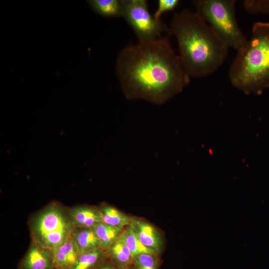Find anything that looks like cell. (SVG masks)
Wrapping results in <instances>:
<instances>
[{"mask_svg":"<svg viewBox=\"0 0 269 269\" xmlns=\"http://www.w3.org/2000/svg\"><path fill=\"white\" fill-rule=\"evenodd\" d=\"M70 215L75 228H93L103 223L102 216L99 208L78 207L72 210Z\"/></svg>","mask_w":269,"mask_h":269,"instance_id":"obj_10","label":"cell"},{"mask_svg":"<svg viewBox=\"0 0 269 269\" xmlns=\"http://www.w3.org/2000/svg\"><path fill=\"white\" fill-rule=\"evenodd\" d=\"M179 3L178 0H159L157 8L153 15L157 20H160V17L163 13L173 10Z\"/></svg>","mask_w":269,"mask_h":269,"instance_id":"obj_19","label":"cell"},{"mask_svg":"<svg viewBox=\"0 0 269 269\" xmlns=\"http://www.w3.org/2000/svg\"><path fill=\"white\" fill-rule=\"evenodd\" d=\"M21 269H55L52 253L34 242L22 262Z\"/></svg>","mask_w":269,"mask_h":269,"instance_id":"obj_8","label":"cell"},{"mask_svg":"<svg viewBox=\"0 0 269 269\" xmlns=\"http://www.w3.org/2000/svg\"><path fill=\"white\" fill-rule=\"evenodd\" d=\"M72 237L81 253L102 248L92 228H75Z\"/></svg>","mask_w":269,"mask_h":269,"instance_id":"obj_12","label":"cell"},{"mask_svg":"<svg viewBox=\"0 0 269 269\" xmlns=\"http://www.w3.org/2000/svg\"><path fill=\"white\" fill-rule=\"evenodd\" d=\"M118 269H129V268H119Z\"/></svg>","mask_w":269,"mask_h":269,"instance_id":"obj_22","label":"cell"},{"mask_svg":"<svg viewBox=\"0 0 269 269\" xmlns=\"http://www.w3.org/2000/svg\"><path fill=\"white\" fill-rule=\"evenodd\" d=\"M75 228L70 215L53 205L35 218L32 231L34 242L53 253L71 237Z\"/></svg>","mask_w":269,"mask_h":269,"instance_id":"obj_5","label":"cell"},{"mask_svg":"<svg viewBox=\"0 0 269 269\" xmlns=\"http://www.w3.org/2000/svg\"><path fill=\"white\" fill-rule=\"evenodd\" d=\"M91 9L98 15L111 18L122 17V0H88Z\"/></svg>","mask_w":269,"mask_h":269,"instance_id":"obj_13","label":"cell"},{"mask_svg":"<svg viewBox=\"0 0 269 269\" xmlns=\"http://www.w3.org/2000/svg\"><path fill=\"white\" fill-rule=\"evenodd\" d=\"M103 218V223L122 230L131 225L132 217L127 215L116 208L105 205L99 208Z\"/></svg>","mask_w":269,"mask_h":269,"instance_id":"obj_14","label":"cell"},{"mask_svg":"<svg viewBox=\"0 0 269 269\" xmlns=\"http://www.w3.org/2000/svg\"><path fill=\"white\" fill-rule=\"evenodd\" d=\"M131 225L141 243L158 255L163 247V239L159 231L150 223L138 218H132Z\"/></svg>","mask_w":269,"mask_h":269,"instance_id":"obj_7","label":"cell"},{"mask_svg":"<svg viewBox=\"0 0 269 269\" xmlns=\"http://www.w3.org/2000/svg\"><path fill=\"white\" fill-rule=\"evenodd\" d=\"M105 259L99 264V265L97 267L96 269H118L110 260V261H106Z\"/></svg>","mask_w":269,"mask_h":269,"instance_id":"obj_21","label":"cell"},{"mask_svg":"<svg viewBox=\"0 0 269 269\" xmlns=\"http://www.w3.org/2000/svg\"><path fill=\"white\" fill-rule=\"evenodd\" d=\"M105 251L106 256L118 269L129 268L132 265L134 258L122 235Z\"/></svg>","mask_w":269,"mask_h":269,"instance_id":"obj_11","label":"cell"},{"mask_svg":"<svg viewBox=\"0 0 269 269\" xmlns=\"http://www.w3.org/2000/svg\"><path fill=\"white\" fill-rule=\"evenodd\" d=\"M123 16L134 32L138 42H145L162 37L169 29L149 12L146 0H122Z\"/></svg>","mask_w":269,"mask_h":269,"instance_id":"obj_6","label":"cell"},{"mask_svg":"<svg viewBox=\"0 0 269 269\" xmlns=\"http://www.w3.org/2000/svg\"><path fill=\"white\" fill-rule=\"evenodd\" d=\"M229 77L232 85L246 94H260L269 87V22L254 23L251 38L231 65Z\"/></svg>","mask_w":269,"mask_h":269,"instance_id":"obj_3","label":"cell"},{"mask_svg":"<svg viewBox=\"0 0 269 269\" xmlns=\"http://www.w3.org/2000/svg\"><path fill=\"white\" fill-rule=\"evenodd\" d=\"M169 29L177 40L178 55L190 77L211 74L227 57L228 46L196 11L184 9L175 12Z\"/></svg>","mask_w":269,"mask_h":269,"instance_id":"obj_2","label":"cell"},{"mask_svg":"<svg viewBox=\"0 0 269 269\" xmlns=\"http://www.w3.org/2000/svg\"><path fill=\"white\" fill-rule=\"evenodd\" d=\"M122 236L134 258L142 254L157 255L141 243L134 229L131 225L124 228Z\"/></svg>","mask_w":269,"mask_h":269,"instance_id":"obj_17","label":"cell"},{"mask_svg":"<svg viewBox=\"0 0 269 269\" xmlns=\"http://www.w3.org/2000/svg\"><path fill=\"white\" fill-rule=\"evenodd\" d=\"M106 257L102 248L82 253L71 269H96Z\"/></svg>","mask_w":269,"mask_h":269,"instance_id":"obj_16","label":"cell"},{"mask_svg":"<svg viewBox=\"0 0 269 269\" xmlns=\"http://www.w3.org/2000/svg\"><path fill=\"white\" fill-rule=\"evenodd\" d=\"M52 254L55 269H71L81 253L71 235Z\"/></svg>","mask_w":269,"mask_h":269,"instance_id":"obj_9","label":"cell"},{"mask_svg":"<svg viewBox=\"0 0 269 269\" xmlns=\"http://www.w3.org/2000/svg\"><path fill=\"white\" fill-rule=\"evenodd\" d=\"M92 228L100 242L102 248L105 251L121 237L124 230L104 223L98 224Z\"/></svg>","mask_w":269,"mask_h":269,"instance_id":"obj_15","label":"cell"},{"mask_svg":"<svg viewBox=\"0 0 269 269\" xmlns=\"http://www.w3.org/2000/svg\"><path fill=\"white\" fill-rule=\"evenodd\" d=\"M235 0H195V11L228 46L237 51L244 48L249 39L240 28L236 16Z\"/></svg>","mask_w":269,"mask_h":269,"instance_id":"obj_4","label":"cell"},{"mask_svg":"<svg viewBox=\"0 0 269 269\" xmlns=\"http://www.w3.org/2000/svg\"><path fill=\"white\" fill-rule=\"evenodd\" d=\"M115 68L124 95L130 100L161 105L190 81L168 36L126 46L117 55Z\"/></svg>","mask_w":269,"mask_h":269,"instance_id":"obj_1","label":"cell"},{"mask_svg":"<svg viewBox=\"0 0 269 269\" xmlns=\"http://www.w3.org/2000/svg\"><path fill=\"white\" fill-rule=\"evenodd\" d=\"M133 269H158L157 255L142 254L134 257Z\"/></svg>","mask_w":269,"mask_h":269,"instance_id":"obj_18","label":"cell"},{"mask_svg":"<svg viewBox=\"0 0 269 269\" xmlns=\"http://www.w3.org/2000/svg\"><path fill=\"white\" fill-rule=\"evenodd\" d=\"M255 9L258 13L269 14V0H258Z\"/></svg>","mask_w":269,"mask_h":269,"instance_id":"obj_20","label":"cell"}]
</instances>
